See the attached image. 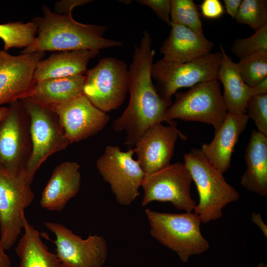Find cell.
<instances>
[{"instance_id": "32", "label": "cell", "mask_w": 267, "mask_h": 267, "mask_svg": "<svg viewBox=\"0 0 267 267\" xmlns=\"http://www.w3.org/2000/svg\"><path fill=\"white\" fill-rule=\"evenodd\" d=\"M202 15L208 19L221 17L224 13V8L219 0H204L200 5Z\"/></svg>"}, {"instance_id": "3", "label": "cell", "mask_w": 267, "mask_h": 267, "mask_svg": "<svg viewBox=\"0 0 267 267\" xmlns=\"http://www.w3.org/2000/svg\"><path fill=\"white\" fill-rule=\"evenodd\" d=\"M183 159L199 198L193 212L204 223L222 217L223 208L239 198L238 192L227 182L223 174L208 160L201 149L192 148L184 154Z\"/></svg>"}, {"instance_id": "4", "label": "cell", "mask_w": 267, "mask_h": 267, "mask_svg": "<svg viewBox=\"0 0 267 267\" xmlns=\"http://www.w3.org/2000/svg\"><path fill=\"white\" fill-rule=\"evenodd\" d=\"M151 235L177 253L180 261L188 262L193 255L208 250L210 245L202 235L199 216L195 212L162 213L145 210Z\"/></svg>"}, {"instance_id": "5", "label": "cell", "mask_w": 267, "mask_h": 267, "mask_svg": "<svg viewBox=\"0 0 267 267\" xmlns=\"http://www.w3.org/2000/svg\"><path fill=\"white\" fill-rule=\"evenodd\" d=\"M19 101L29 120L32 149L23 176L31 184L42 164L51 155L65 149L71 143L53 111L29 97Z\"/></svg>"}, {"instance_id": "36", "label": "cell", "mask_w": 267, "mask_h": 267, "mask_svg": "<svg viewBox=\"0 0 267 267\" xmlns=\"http://www.w3.org/2000/svg\"><path fill=\"white\" fill-rule=\"evenodd\" d=\"M251 219L256 225H257L259 228L262 231L264 235L267 237V226L263 222L261 215L260 213H252Z\"/></svg>"}, {"instance_id": "20", "label": "cell", "mask_w": 267, "mask_h": 267, "mask_svg": "<svg viewBox=\"0 0 267 267\" xmlns=\"http://www.w3.org/2000/svg\"><path fill=\"white\" fill-rule=\"evenodd\" d=\"M99 53L97 50L81 49L53 53L38 62L34 80L37 83L51 79L84 75L89 62Z\"/></svg>"}, {"instance_id": "18", "label": "cell", "mask_w": 267, "mask_h": 267, "mask_svg": "<svg viewBox=\"0 0 267 267\" xmlns=\"http://www.w3.org/2000/svg\"><path fill=\"white\" fill-rule=\"evenodd\" d=\"M169 35L163 42L160 51L164 61L182 63L211 52L214 43L203 34L171 22Z\"/></svg>"}, {"instance_id": "16", "label": "cell", "mask_w": 267, "mask_h": 267, "mask_svg": "<svg viewBox=\"0 0 267 267\" xmlns=\"http://www.w3.org/2000/svg\"><path fill=\"white\" fill-rule=\"evenodd\" d=\"M178 137L185 139L174 124L156 123L140 136L133 148L145 175L153 173L170 164Z\"/></svg>"}, {"instance_id": "12", "label": "cell", "mask_w": 267, "mask_h": 267, "mask_svg": "<svg viewBox=\"0 0 267 267\" xmlns=\"http://www.w3.org/2000/svg\"><path fill=\"white\" fill-rule=\"evenodd\" d=\"M8 109L0 122V166L24 178L32 149L29 117L19 100Z\"/></svg>"}, {"instance_id": "23", "label": "cell", "mask_w": 267, "mask_h": 267, "mask_svg": "<svg viewBox=\"0 0 267 267\" xmlns=\"http://www.w3.org/2000/svg\"><path fill=\"white\" fill-rule=\"evenodd\" d=\"M24 232L15 247L19 267H64L56 254L49 251L40 232L22 215Z\"/></svg>"}, {"instance_id": "26", "label": "cell", "mask_w": 267, "mask_h": 267, "mask_svg": "<svg viewBox=\"0 0 267 267\" xmlns=\"http://www.w3.org/2000/svg\"><path fill=\"white\" fill-rule=\"evenodd\" d=\"M236 64L241 78L250 87L267 78V51L252 54Z\"/></svg>"}, {"instance_id": "21", "label": "cell", "mask_w": 267, "mask_h": 267, "mask_svg": "<svg viewBox=\"0 0 267 267\" xmlns=\"http://www.w3.org/2000/svg\"><path fill=\"white\" fill-rule=\"evenodd\" d=\"M246 169L241 184L248 190L267 195V136L253 130L245 152Z\"/></svg>"}, {"instance_id": "28", "label": "cell", "mask_w": 267, "mask_h": 267, "mask_svg": "<svg viewBox=\"0 0 267 267\" xmlns=\"http://www.w3.org/2000/svg\"><path fill=\"white\" fill-rule=\"evenodd\" d=\"M235 19L258 30L267 24V0H243Z\"/></svg>"}, {"instance_id": "35", "label": "cell", "mask_w": 267, "mask_h": 267, "mask_svg": "<svg viewBox=\"0 0 267 267\" xmlns=\"http://www.w3.org/2000/svg\"><path fill=\"white\" fill-rule=\"evenodd\" d=\"M250 89L251 96L267 94V78Z\"/></svg>"}, {"instance_id": "33", "label": "cell", "mask_w": 267, "mask_h": 267, "mask_svg": "<svg viewBox=\"0 0 267 267\" xmlns=\"http://www.w3.org/2000/svg\"><path fill=\"white\" fill-rule=\"evenodd\" d=\"M92 1L89 0H62L55 3V9L57 12H72L76 6L84 5Z\"/></svg>"}, {"instance_id": "22", "label": "cell", "mask_w": 267, "mask_h": 267, "mask_svg": "<svg viewBox=\"0 0 267 267\" xmlns=\"http://www.w3.org/2000/svg\"><path fill=\"white\" fill-rule=\"evenodd\" d=\"M222 57L217 80L223 87L222 95L227 113L233 115L246 114L247 103L251 96V89L241 78L236 63L226 53L220 45Z\"/></svg>"}, {"instance_id": "15", "label": "cell", "mask_w": 267, "mask_h": 267, "mask_svg": "<svg viewBox=\"0 0 267 267\" xmlns=\"http://www.w3.org/2000/svg\"><path fill=\"white\" fill-rule=\"evenodd\" d=\"M48 108L57 116L71 143L97 134L110 119L108 114L96 108L83 94Z\"/></svg>"}, {"instance_id": "8", "label": "cell", "mask_w": 267, "mask_h": 267, "mask_svg": "<svg viewBox=\"0 0 267 267\" xmlns=\"http://www.w3.org/2000/svg\"><path fill=\"white\" fill-rule=\"evenodd\" d=\"M222 57L220 51L182 63L161 59L152 65V78L159 87L161 97L171 105L172 96L180 88H191L200 83L217 79Z\"/></svg>"}, {"instance_id": "24", "label": "cell", "mask_w": 267, "mask_h": 267, "mask_svg": "<svg viewBox=\"0 0 267 267\" xmlns=\"http://www.w3.org/2000/svg\"><path fill=\"white\" fill-rule=\"evenodd\" d=\"M84 81L85 75L44 80L36 83L27 97L50 108L83 94Z\"/></svg>"}, {"instance_id": "38", "label": "cell", "mask_w": 267, "mask_h": 267, "mask_svg": "<svg viewBox=\"0 0 267 267\" xmlns=\"http://www.w3.org/2000/svg\"><path fill=\"white\" fill-rule=\"evenodd\" d=\"M8 110V107L0 106V122L7 114Z\"/></svg>"}, {"instance_id": "14", "label": "cell", "mask_w": 267, "mask_h": 267, "mask_svg": "<svg viewBox=\"0 0 267 267\" xmlns=\"http://www.w3.org/2000/svg\"><path fill=\"white\" fill-rule=\"evenodd\" d=\"M45 52L13 56L0 50V106L27 97L36 83L34 73Z\"/></svg>"}, {"instance_id": "2", "label": "cell", "mask_w": 267, "mask_h": 267, "mask_svg": "<svg viewBox=\"0 0 267 267\" xmlns=\"http://www.w3.org/2000/svg\"><path fill=\"white\" fill-rule=\"evenodd\" d=\"M42 10L43 16L32 19L38 36L21 54L81 49L99 51L123 45L121 41L104 37L106 26L79 23L73 18L72 12L52 11L46 5L43 6Z\"/></svg>"}, {"instance_id": "13", "label": "cell", "mask_w": 267, "mask_h": 267, "mask_svg": "<svg viewBox=\"0 0 267 267\" xmlns=\"http://www.w3.org/2000/svg\"><path fill=\"white\" fill-rule=\"evenodd\" d=\"M44 225L56 237V254L64 267H103L108 253L104 237L89 235L84 239L61 223L47 222Z\"/></svg>"}, {"instance_id": "25", "label": "cell", "mask_w": 267, "mask_h": 267, "mask_svg": "<svg viewBox=\"0 0 267 267\" xmlns=\"http://www.w3.org/2000/svg\"><path fill=\"white\" fill-rule=\"evenodd\" d=\"M37 32V27L32 21L0 24V38L4 43L5 51L12 47H28L36 38Z\"/></svg>"}, {"instance_id": "10", "label": "cell", "mask_w": 267, "mask_h": 267, "mask_svg": "<svg viewBox=\"0 0 267 267\" xmlns=\"http://www.w3.org/2000/svg\"><path fill=\"white\" fill-rule=\"evenodd\" d=\"M34 198L30 184L23 176L0 166V242L9 250L23 228L22 215Z\"/></svg>"}, {"instance_id": "39", "label": "cell", "mask_w": 267, "mask_h": 267, "mask_svg": "<svg viewBox=\"0 0 267 267\" xmlns=\"http://www.w3.org/2000/svg\"><path fill=\"white\" fill-rule=\"evenodd\" d=\"M257 267H267V266L266 264L261 262L258 265Z\"/></svg>"}, {"instance_id": "9", "label": "cell", "mask_w": 267, "mask_h": 267, "mask_svg": "<svg viewBox=\"0 0 267 267\" xmlns=\"http://www.w3.org/2000/svg\"><path fill=\"white\" fill-rule=\"evenodd\" d=\"M134 154L132 148L123 151L119 146L107 145L96 161L99 173L122 205H131L139 195L145 176Z\"/></svg>"}, {"instance_id": "29", "label": "cell", "mask_w": 267, "mask_h": 267, "mask_svg": "<svg viewBox=\"0 0 267 267\" xmlns=\"http://www.w3.org/2000/svg\"><path fill=\"white\" fill-rule=\"evenodd\" d=\"M231 50L240 60L259 51H267V24L249 37L235 40Z\"/></svg>"}, {"instance_id": "1", "label": "cell", "mask_w": 267, "mask_h": 267, "mask_svg": "<svg viewBox=\"0 0 267 267\" xmlns=\"http://www.w3.org/2000/svg\"><path fill=\"white\" fill-rule=\"evenodd\" d=\"M154 54L151 35L144 31L139 44L134 46L129 69L128 105L112 124L115 132H126L124 144L129 148L134 146L150 127L164 122L165 114L171 105L161 97L152 82Z\"/></svg>"}, {"instance_id": "34", "label": "cell", "mask_w": 267, "mask_h": 267, "mask_svg": "<svg viewBox=\"0 0 267 267\" xmlns=\"http://www.w3.org/2000/svg\"><path fill=\"white\" fill-rule=\"evenodd\" d=\"M242 0H223L227 13L232 19H235Z\"/></svg>"}, {"instance_id": "37", "label": "cell", "mask_w": 267, "mask_h": 267, "mask_svg": "<svg viewBox=\"0 0 267 267\" xmlns=\"http://www.w3.org/2000/svg\"><path fill=\"white\" fill-rule=\"evenodd\" d=\"M0 242V267H10L11 261Z\"/></svg>"}, {"instance_id": "27", "label": "cell", "mask_w": 267, "mask_h": 267, "mask_svg": "<svg viewBox=\"0 0 267 267\" xmlns=\"http://www.w3.org/2000/svg\"><path fill=\"white\" fill-rule=\"evenodd\" d=\"M171 22L198 34H203L200 13L192 0H171Z\"/></svg>"}, {"instance_id": "6", "label": "cell", "mask_w": 267, "mask_h": 267, "mask_svg": "<svg viewBox=\"0 0 267 267\" xmlns=\"http://www.w3.org/2000/svg\"><path fill=\"white\" fill-rule=\"evenodd\" d=\"M175 102L167 109L164 121L179 119L212 125L217 132L227 114L220 82L217 79L197 84L184 92H176Z\"/></svg>"}, {"instance_id": "17", "label": "cell", "mask_w": 267, "mask_h": 267, "mask_svg": "<svg viewBox=\"0 0 267 267\" xmlns=\"http://www.w3.org/2000/svg\"><path fill=\"white\" fill-rule=\"evenodd\" d=\"M80 165L74 161H64L55 167L44 188L41 206L50 211H62L78 193L81 184Z\"/></svg>"}, {"instance_id": "31", "label": "cell", "mask_w": 267, "mask_h": 267, "mask_svg": "<svg viewBox=\"0 0 267 267\" xmlns=\"http://www.w3.org/2000/svg\"><path fill=\"white\" fill-rule=\"evenodd\" d=\"M140 4L150 8L162 20L170 26L171 23V0H138Z\"/></svg>"}, {"instance_id": "19", "label": "cell", "mask_w": 267, "mask_h": 267, "mask_svg": "<svg viewBox=\"0 0 267 267\" xmlns=\"http://www.w3.org/2000/svg\"><path fill=\"white\" fill-rule=\"evenodd\" d=\"M249 119L246 114L237 115L227 113L212 141L201 146L203 154L222 174L230 167L234 147Z\"/></svg>"}, {"instance_id": "7", "label": "cell", "mask_w": 267, "mask_h": 267, "mask_svg": "<svg viewBox=\"0 0 267 267\" xmlns=\"http://www.w3.org/2000/svg\"><path fill=\"white\" fill-rule=\"evenodd\" d=\"M129 82L127 64L114 57H104L85 74L82 93L94 106L107 113L123 103Z\"/></svg>"}, {"instance_id": "11", "label": "cell", "mask_w": 267, "mask_h": 267, "mask_svg": "<svg viewBox=\"0 0 267 267\" xmlns=\"http://www.w3.org/2000/svg\"><path fill=\"white\" fill-rule=\"evenodd\" d=\"M191 176L183 163L169 164L145 175L141 185L143 206L152 201L169 202L178 210L192 212L196 202L191 195Z\"/></svg>"}, {"instance_id": "30", "label": "cell", "mask_w": 267, "mask_h": 267, "mask_svg": "<svg viewBox=\"0 0 267 267\" xmlns=\"http://www.w3.org/2000/svg\"><path fill=\"white\" fill-rule=\"evenodd\" d=\"M246 111L248 118L254 121L258 131L267 136V94L251 96Z\"/></svg>"}]
</instances>
